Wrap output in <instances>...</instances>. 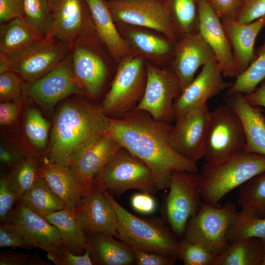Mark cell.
Instances as JSON below:
<instances>
[{"mask_svg":"<svg viewBox=\"0 0 265 265\" xmlns=\"http://www.w3.org/2000/svg\"><path fill=\"white\" fill-rule=\"evenodd\" d=\"M216 60L203 66L197 76L176 99L173 104L174 119L193 109L207 105L211 98L230 86L225 82Z\"/></svg>","mask_w":265,"mask_h":265,"instance_id":"21","label":"cell"},{"mask_svg":"<svg viewBox=\"0 0 265 265\" xmlns=\"http://www.w3.org/2000/svg\"><path fill=\"white\" fill-rule=\"evenodd\" d=\"M115 23L148 28L176 42L169 3L159 0H105Z\"/></svg>","mask_w":265,"mask_h":265,"instance_id":"9","label":"cell"},{"mask_svg":"<svg viewBox=\"0 0 265 265\" xmlns=\"http://www.w3.org/2000/svg\"><path fill=\"white\" fill-rule=\"evenodd\" d=\"M111 235L96 233L87 236L86 249L93 265H132L135 264L132 249Z\"/></svg>","mask_w":265,"mask_h":265,"instance_id":"27","label":"cell"},{"mask_svg":"<svg viewBox=\"0 0 265 265\" xmlns=\"http://www.w3.org/2000/svg\"><path fill=\"white\" fill-rule=\"evenodd\" d=\"M17 247L29 249L30 247L21 236L9 225L3 223L0 225V248Z\"/></svg>","mask_w":265,"mask_h":265,"instance_id":"46","label":"cell"},{"mask_svg":"<svg viewBox=\"0 0 265 265\" xmlns=\"http://www.w3.org/2000/svg\"><path fill=\"white\" fill-rule=\"evenodd\" d=\"M50 2H51V4L52 6V8H53V6L54 5V4L55 3V2L57 1V0H49Z\"/></svg>","mask_w":265,"mask_h":265,"instance_id":"57","label":"cell"},{"mask_svg":"<svg viewBox=\"0 0 265 265\" xmlns=\"http://www.w3.org/2000/svg\"><path fill=\"white\" fill-rule=\"evenodd\" d=\"M30 155L24 145H18L15 142L2 139L0 144V161L11 168L24 156Z\"/></svg>","mask_w":265,"mask_h":265,"instance_id":"43","label":"cell"},{"mask_svg":"<svg viewBox=\"0 0 265 265\" xmlns=\"http://www.w3.org/2000/svg\"><path fill=\"white\" fill-rule=\"evenodd\" d=\"M45 36L23 17L0 24V53L10 56Z\"/></svg>","mask_w":265,"mask_h":265,"instance_id":"28","label":"cell"},{"mask_svg":"<svg viewBox=\"0 0 265 265\" xmlns=\"http://www.w3.org/2000/svg\"><path fill=\"white\" fill-rule=\"evenodd\" d=\"M131 248L134 252L135 264L137 265H173L175 264L176 259L174 257Z\"/></svg>","mask_w":265,"mask_h":265,"instance_id":"48","label":"cell"},{"mask_svg":"<svg viewBox=\"0 0 265 265\" xmlns=\"http://www.w3.org/2000/svg\"><path fill=\"white\" fill-rule=\"evenodd\" d=\"M24 98L50 112L60 101L73 95L82 94L74 77L71 52L53 69L34 81H23Z\"/></svg>","mask_w":265,"mask_h":265,"instance_id":"13","label":"cell"},{"mask_svg":"<svg viewBox=\"0 0 265 265\" xmlns=\"http://www.w3.org/2000/svg\"><path fill=\"white\" fill-rule=\"evenodd\" d=\"M42 161L31 155L24 156L10 169L8 173L9 186L17 201L30 187L38 176Z\"/></svg>","mask_w":265,"mask_h":265,"instance_id":"34","label":"cell"},{"mask_svg":"<svg viewBox=\"0 0 265 265\" xmlns=\"http://www.w3.org/2000/svg\"><path fill=\"white\" fill-rule=\"evenodd\" d=\"M24 0H0V22L23 17Z\"/></svg>","mask_w":265,"mask_h":265,"instance_id":"49","label":"cell"},{"mask_svg":"<svg viewBox=\"0 0 265 265\" xmlns=\"http://www.w3.org/2000/svg\"><path fill=\"white\" fill-rule=\"evenodd\" d=\"M171 18L178 33L185 34L197 32L199 16L196 0H172L169 3ZM199 31V30H198Z\"/></svg>","mask_w":265,"mask_h":265,"instance_id":"38","label":"cell"},{"mask_svg":"<svg viewBox=\"0 0 265 265\" xmlns=\"http://www.w3.org/2000/svg\"><path fill=\"white\" fill-rule=\"evenodd\" d=\"M263 240V258L262 265H265V238Z\"/></svg>","mask_w":265,"mask_h":265,"instance_id":"56","label":"cell"},{"mask_svg":"<svg viewBox=\"0 0 265 265\" xmlns=\"http://www.w3.org/2000/svg\"><path fill=\"white\" fill-rule=\"evenodd\" d=\"M221 23L239 75L247 68L255 58V43L258 35L265 27V15L249 23H239L229 18L222 19Z\"/></svg>","mask_w":265,"mask_h":265,"instance_id":"23","label":"cell"},{"mask_svg":"<svg viewBox=\"0 0 265 265\" xmlns=\"http://www.w3.org/2000/svg\"><path fill=\"white\" fill-rule=\"evenodd\" d=\"M251 105L265 107V82L252 93L244 95Z\"/></svg>","mask_w":265,"mask_h":265,"instance_id":"53","label":"cell"},{"mask_svg":"<svg viewBox=\"0 0 265 265\" xmlns=\"http://www.w3.org/2000/svg\"><path fill=\"white\" fill-rule=\"evenodd\" d=\"M108 118L101 105L80 96L63 103L53 119L47 159L68 166L74 156L107 132Z\"/></svg>","mask_w":265,"mask_h":265,"instance_id":"2","label":"cell"},{"mask_svg":"<svg viewBox=\"0 0 265 265\" xmlns=\"http://www.w3.org/2000/svg\"><path fill=\"white\" fill-rule=\"evenodd\" d=\"M98 36L108 53L119 63L124 58L134 54L121 36L105 0H85Z\"/></svg>","mask_w":265,"mask_h":265,"instance_id":"24","label":"cell"},{"mask_svg":"<svg viewBox=\"0 0 265 265\" xmlns=\"http://www.w3.org/2000/svg\"><path fill=\"white\" fill-rule=\"evenodd\" d=\"M87 235L103 233L117 238L119 223L115 210L103 190L92 183L75 209Z\"/></svg>","mask_w":265,"mask_h":265,"instance_id":"18","label":"cell"},{"mask_svg":"<svg viewBox=\"0 0 265 265\" xmlns=\"http://www.w3.org/2000/svg\"><path fill=\"white\" fill-rule=\"evenodd\" d=\"M10 71L8 57L0 53V74Z\"/></svg>","mask_w":265,"mask_h":265,"instance_id":"54","label":"cell"},{"mask_svg":"<svg viewBox=\"0 0 265 265\" xmlns=\"http://www.w3.org/2000/svg\"><path fill=\"white\" fill-rule=\"evenodd\" d=\"M47 35L71 47L81 39L101 42L85 0H57L52 8Z\"/></svg>","mask_w":265,"mask_h":265,"instance_id":"14","label":"cell"},{"mask_svg":"<svg viewBox=\"0 0 265 265\" xmlns=\"http://www.w3.org/2000/svg\"><path fill=\"white\" fill-rule=\"evenodd\" d=\"M4 223L14 229L31 249L39 248L56 256H63L66 247L57 229L19 201Z\"/></svg>","mask_w":265,"mask_h":265,"instance_id":"16","label":"cell"},{"mask_svg":"<svg viewBox=\"0 0 265 265\" xmlns=\"http://www.w3.org/2000/svg\"><path fill=\"white\" fill-rule=\"evenodd\" d=\"M147 80L143 97L134 108L149 113L156 120L169 123L174 119L173 104L181 93L172 71L146 63Z\"/></svg>","mask_w":265,"mask_h":265,"instance_id":"15","label":"cell"},{"mask_svg":"<svg viewBox=\"0 0 265 265\" xmlns=\"http://www.w3.org/2000/svg\"><path fill=\"white\" fill-rule=\"evenodd\" d=\"M50 128V123L36 107L25 109L22 129L26 147L30 154L42 161L47 157Z\"/></svg>","mask_w":265,"mask_h":265,"instance_id":"29","label":"cell"},{"mask_svg":"<svg viewBox=\"0 0 265 265\" xmlns=\"http://www.w3.org/2000/svg\"><path fill=\"white\" fill-rule=\"evenodd\" d=\"M217 255L202 245L183 237L179 240L177 259L185 265H213Z\"/></svg>","mask_w":265,"mask_h":265,"instance_id":"39","label":"cell"},{"mask_svg":"<svg viewBox=\"0 0 265 265\" xmlns=\"http://www.w3.org/2000/svg\"><path fill=\"white\" fill-rule=\"evenodd\" d=\"M39 176L44 179L65 208L75 211L82 195L79 180L69 166L53 163L45 159Z\"/></svg>","mask_w":265,"mask_h":265,"instance_id":"25","label":"cell"},{"mask_svg":"<svg viewBox=\"0 0 265 265\" xmlns=\"http://www.w3.org/2000/svg\"><path fill=\"white\" fill-rule=\"evenodd\" d=\"M263 258L262 239L243 238L228 242L213 265H262Z\"/></svg>","mask_w":265,"mask_h":265,"instance_id":"31","label":"cell"},{"mask_svg":"<svg viewBox=\"0 0 265 265\" xmlns=\"http://www.w3.org/2000/svg\"><path fill=\"white\" fill-rule=\"evenodd\" d=\"M103 191L117 216L119 227L117 238L131 248L177 259L179 240L163 221L134 215L119 204L113 196Z\"/></svg>","mask_w":265,"mask_h":265,"instance_id":"4","label":"cell"},{"mask_svg":"<svg viewBox=\"0 0 265 265\" xmlns=\"http://www.w3.org/2000/svg\"><path fill=\"white\" fill-rule=\"evenodd\" d=\"M17 202L16 195L9 186L8 173L1 175L0 179V221L4 223Z\"/></svg>","mask_w":265,"mask_h":265,"instance_id":"44","label":"cell"},{"mask_svg":"<svg viewBox=\"0 0 265 265\" xmlns=\"http://www.w3.org/2000/svg\"><path fill=\"white\" fill-rule=\"evenodd\" d=\"M132 208L143 214H151L156 209V203L152 194L140 192L132 195L131 200Z\"/></svg>","mask_w":265,"mask_h":265,"instance_id":"51","label":"cell"},{"mask_svg":"<svg viewBox=\"0 0 265 265\" xmlns=\"http://www.w3.org/2000/svg\"><path fill=\"white\" fill-rule=\"evenodd\" d=\"M199 185V172H171L164 212L168 225L178 238L183 237L188 221L198 212L203 202Z\"/></svg>","mask_w":265,"mask_h":265,"instance_id":"7","label":"cell"},{"mask_svg":"<svg viewBox=\"0 0 265 265\" xmlns=\"http://www.w3.org/2000/svg\"><path fill=\"white\" fill-rule=\"evenodd\" d=\"M47 258L55 265H92L89 252L85 249L83 255H75L65 248L61 257L47 253Z\"/></svg>","mask_w":265,"mask_h":265,"instance_id":"47","label":"cell"},{"mask_svg":"<svg viewBox=\"0 0 265 265\" xmlns=\"http://www.w3.org/2000/svg\"><path fill=\"white\" fill-rule=\"evenodd\" d=\"M238 202L241 209L264 216L265 171L254 177L240 186Z\"/></svg>","mask_w":265,"mask_h":265,"instance_id":"37","label":"cell"},{"mask_svg":"<svg viewBox=\"0 0 265 265\" xmlns=\"http://www.w3.org/2000/svg\"><path fill=\"white\" fill-rule=\"evenodd\" d=\"M245 142L241 119L231 106L222 105L210 111L204 157L207 161L244 152Z\"/></svg>","mask_w":265,"mask_h":265,"instance_id":"8","label":"cell"},{"mask_svg":"<svg viewBox=\"0 0 265 265\" xmlns=\"http://www.w3.org/2000/svg\"><path fill=\"white\" fill-rule=\"evenodd\" d=\"M264 217H265V215H264Z\"/></svg>","mask_w":265,"mask_h":265,"instance_id":"59","label":"cell"},{"mask_svg":"<svg viewBox=\"0 0 265 265\" xmlns=\"http://www.w3.org/2000/svg\"><path fill=\"white\" fill-rule=\"evenodd\" d=\"M237 211L233 203L218 207L203 202L198 212L188 221L183 237L218 255L228 243L227 230Z\"/></svg>","mask_w":265,"mask_h":265,"instance_id":"10","label":"cell"},{"mask_svg":"<svg viewBox=\"0 0 265 265\" xmlns=\"http://www.w3.org/2000/svg\"><path fill=\"white\" fill-rule=\"evenodd\" d=\"M228 104L239 116L245 134L244 152L265 156V124L264 116L241 93L229 96Z\"/></svg>","mask_w":265,"mask_h":265,"instance_id":"26","label":"cell"},{"mask_svg":"<svg viewBox=\"0 0 265 265\" xmlns=\"http://www.w3.org/2000/svg\"><path fill=\"white\" fill-rule=\"evenodd\" d=\"M18 201L43 217L65 208L64 202L52 190L46 181L39 175Z\"/></svg>","mask_w":265,"mask_h":265,"instance_id":"33","label":"cell"},{"mask_svg":"<svg viewBox=\"0 0 265 265\" xmlns=\"http://www.w3.org/2000/svg\"><path fill=\"white\" fill-rule=\"evenodd\" d=\"M71 48L54 36L47 35L8 56L10 71L17 73L24 81H34L56 67L69 54Z\"/></svg>","mask_w":265,"mask_h":265,"instance_id":"12","label":"cell"},{"mask_svg":"<svg viewBox=\"0 0 265 265\" xmlns=\"http://www.w3.org/2000/svg\"><path fill=\"white\" fill-rule=\"evenodd\" d=\"M98 41L81 39L71 50V65L82 94L97 99L102 93L109 75L107 58Z\"/></svg>","mask_w":265,"mask_h":265,"instance_id":"11","label":"cell"},{"mask_svg":"<svg viewBox=\"0 0 265 265\" xmlns=\"http://www.w3.org/2000/svg\"><path fill=\"white\" fill-rule=\"evenodd\" d=\"M92 183L112 196H119L130 189L152 195L158 191L150 167L123 147L100 170Z\"/></svg>","mask_w":265,"mask_h":265,"instance_id":"5","label":"cell"},{"mask_svg":"<svg viewBox=\"0 0 265 265\" xmlns=\"http://www.w3.org/2000/svg\"><path fill=\"white\" fill-rule=\"evenodd\" d=\"M265 15V0H241L234 20L249 23Z\"/></svg>","mask_w":265,"mask_h":265,"instance_id":"42","label":"cell"},{"mask_svg":"<svg viewBox=\"0 0 265 265\" xmlns=\"http://www.w3.org/2000/svg\"><path fill=\"white\" fill-rule=\"evenodd\" d=\"M26 99L18 101L0 102V125L1 128H9L17 122Z\"/></svg>","mask_w":265,"mask_h":265,"instance_id":"45","label":"cell"},{"mask_svg":"<svg viewBox=\"0 0 265 265\" xmlns=\"http://www.w3.org/2000/svg\"><path fill=\"white\" fill-rule=\"evenodd\" d=\"M228 242L247 238H265V217L247 210L237 211L227 232Z\"/></svg>","mask_w":265,"mask_h":265,"instance_id":"35","label":"cell"},{"mask_svg":"<svg viewBox=\"0 0 265 265\" xmlns=\"http://www.w3.org/2000/svg\"><path fill=\"white\" fill-rule=\"evenodd\" d=\"M172 62L181 92L193 80L201 66L216 60L211 47L199 31L181 35L175 43Z\"/></svg>","mask_w":265,"mask_h":265,"instance_id":"19","label":"cell"},{"mask_svg":"<svg viewBox=\"0 0 265 265\" xmlns=\"http://www.w3.org/2000/svg\"><path fill=\"white\" fill-rule=\"evenodd\" d=\"M255 58L247 68L239 74L226 92L227 96L236 93L248 94L265 79V39L255 52Z\"/></svg>","mask_w":265,"mask_h":265,"instance_id":"36","label":"cell"},{"mask_svg":"<svg viewBox=\"0 0 265 265\" xmlns=\"http://www.w3.org/2000/svg\"><path fill=\"white\" fill-rule=\"evenodd\" d=\"M49 263L41 259L36 254L29 256L26 262V265H49Z\"/></svg>","mask_w":265,"mask_h":265,"instance_id":"55","label":"cell"},{"mask_svg":"<svg viewBox=\"0 0 265 265\" xmlns=\"http://www.w3.org/2000/svg\"><path fill=\"white\" fill-rule=\"evenodd\" d=\"M44 218L57 229L69 251L77 255L83 253L87 246V236L75 211L65 208Z\"/></svg>","mask_w":265,"mask_h":265,"instance_id":"30","label":"cell"},{"mask_svg":"<svg viewBox=\"0 0 265 265\" xmlns=\"http://www.w3.org/2000/svg\"><path fill=\"white\" fill-rule=\"evenodd\" d=\"M146 80L144 57L134 53L122 59L101 104L105 114L108 117L119 118L134 108L143 97Z\"/></svg>","mask_w":265,"mask_h":265,"instance_id":"6","label":"cell"},{"mask_svg":"<svg viewBox=\"0 0 265 265\" xmlns=\"http://www.w3.org/2000/svg\"><path fill=\"white\" fill-rule=\"evenodd\" d=\"M122 146L107 132L74 156L69 166L76 174L82 194L94 178Z\"/></svg>","mask_w":265,"mask_h":265,"instance_id":"22","label":"cell"},{"mask_svg":"<svg viewBox=\"0 0 265 265\" xmlns=\"http://www.w3.org/2000/svg\"><path fill=\"white\" fill-rule=\"evenodd\" d=\"M265 171V156L242 152L219 160L208 161L199 173L203 201L218 206L233 189Z\"/></svg>","mask_w":265,"mask_h":265,"instance_id":"3","label":"cell"},{"mask_svg":"<svg viewBox=\"0 0 265 265\" xmlns=\"http://www.w3.org/2000/svg\"><path fill=\"white\" fill-rule=\"evenodd\" d=\"M241 0H208L220 19H233L239 8Z\"/></svg>","mask_w":265,"mask_h":265,"instance_id":"50","label":"cell"},{"mask_svg":"<svg viewBox=\"0 0 265 265\" xmlns=\"http://www.w3.org/2000/svg\"><path fill=\"white\" fill-rule=\"evenodd\" d=\"M52 6L49 0H24L23 18L46 36L52 17Z\"/></svg>","mask_w":265,"mask_h":265,"instance_id":"40","label":"cell"},{"mask_svg":"<svg viewBox=\"0 0 265 265\" xmlns=\"http://www.w3.org/2000/svg\"><path fill=\"white\" fill-rule=\"evenodd\" d=\"M210 114L207 105L193 109L177 117L169 132V142L173 149L196 163L204 157Z\"/></svg>","mask_w":265,"mask_h":265,"instance_id":"17","label":"cell"},{"mask_svg":"<svg viewBox=\"0 0 265 265\" xmlns=\"http://www.w3.org/2000/svg\"><path fill=\"white\" fill-rule=\"evenodd\" d=\"M108 121L107 133L150 167L158 190L169 188L173 170L199 172L196 163L172 147L170 123L157 121L147 112L136 108L119 118L108 117Z\"/></svg>","mask_w":265,"mask_h":265,"instance_id":"1","label":"cell"},{"mask_svg":"<svg viewBox=\"0 0 265 265\" xmlns=\"http://www.w3.org/2000/svg\"><path fill=\"white\" fill-rule=\"evenodd\" d=\"M196 0L199 16V32L213 51L223 76L236 78L238 74L235 66L232 50L220 18L208 0Z\"/></svg>","mask_w":265,"mask_h":265,"instance_id":"20","label":"cell"},{"mask_svg":"<svg viewBox=\"0 0 265 265\" xmlns=\"http://www.w3.org/2000/svg\"><path fill=\"white\" fill-rule=\"evenodd\" d=\"M23 80L14 72L0 74V102L18 101L25 99L23 93Z\"/></svg>","mask_w":265,"mask_h":265,"instance_id":"41","label":"cell"},{"mask_svg":"<svg viewBox=\"0 0 265 265\" xmlns=\"http://www.w3.org/2000/svg\"><path fill=\"white\" fill-rule=\"evenodd\" d=\"M126 41L135 54L160 60L173 53L175 43L150 32L136 29L126 31Z\"/></svg>","mask_w":265,"mask_h":265,"instance_id":"32","label":"cell"},{"mask_svg":"<svg viewBox=\"0 0 265 265\" xmlns=\"http://www.w3.org/2000/svg\"><path fill=\"white\" fill-rule=\"evenodd\" d=\"M264 122H265V115L264 116Z\"/></svg>","mask_w":265,"mask_h":265,"instance_id":"58","label":"cell"},{"mask_svg":"<svg viewBox=\"0 0 265 265\" xmlns=\"http://www.w3.org/2000/svg\"><path fill=\"white\" fill-rule=\"evenodd\" d=\"M29 254H23L12 250L0 253V265H26Z\"/></svg>","mask_w":265,"mask_h":265,"instance_id":"52","label":"cell"}]
</instances>
